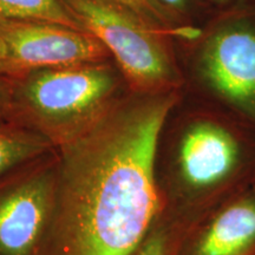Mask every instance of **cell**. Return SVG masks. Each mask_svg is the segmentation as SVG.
<instances>
[{"instance_id":"cell-1","label":"cell","mask_w":255,"mask_h":255,"mask_svg":"<svg viewBox=\"0 0 255 255\" xmlns=\"http://www.w3.org/2000/svg\"><path fill=\"white\" fill-rule=\"evenodd\" d=\"M173 95L102 114L66 143L55 219L57 255H131L157 214L158 139Z\"/></svg>"},{"instance_id":"cell-2","label":"cell","mask_w":255,"mask_h":255,"mask_svg":"<svg viewBox=\"0 0 255 255\" xmlns=\"http://www.w3.org/2000/svg\"><path fill=\"white\" fill-rule=\"evenodd\" d=\"M70 12L116 58L139 90H161L177 79L165 31L111 0H63Z\"/></svg>"},{"instance_id":"cell-3","label":"cell","mask_w":255,"mask_h":255,"mask_svg":"<svg viewBox=\"0 0 255 255\" xmlns=\"http://www.w3.org/2000/svg\"><path fill=\"white\" fill-rule=\"evenodd\" d=\"M116 88V75L103 63L44 69L24 88L28 107L49 122L66 123L92 116Z\"/></svg>"},{"instance_id":"cell-4","label":"cell","mask_w":255,"mask_h":255,"mask_svg":"<svg viewBox=\"0 0 255 255\" xmlns=\"http://www.w3.org/2000/svg\"><path fill=\"white\" fill-rule=\"evenodd\" d=\"M7 68L44 70L102 63L108 51L90 32L36 20L0 18Z\"/></svg>"},{"instance_id":"cell-5","label":"cell","mask_w":255,"mask_h":255,"mask_svg":"<svg viewBox=\"0 0 255 255\" xmlns=\"http://www.w3.org/2000/svg\"><path fill=\"white\" fill-rule=\"evenodd\" d=\"M200 71L221 97L255 115V26L233 21L206 40Z\"/></svg>"},{"instance_id":"cell-6","label":"cell","mask_w":255,"mask_h":255,"mask_svg":"<svg viewBox=\"0 0 255 255\" xmlns=\"http://www.w3.org/2000/svg\"><path fill=\"white\" fill-rule=\"evenodd\" d=\"M0 255H30L49 215L46 177L0 188Z\"/></svg>"},{"instance_id":"cell-7","label":"cell","mask_w":255,"mask_h":255,"mask_svg":"<svg viewBox=\"0 0 255 255\" xmlns=\"http://www.w3.org/2000/svg\"><path fill=\"white\" fill-rule=\"evenodd\" d=\"M238 159L237 139L218 124H195L181 142V171L193 187L205 188L219 183L232 173Z\"/></svg>"},{"instance_id":"cell-8","label":"cell","mask_w":255,"mask_h":255,"mask_svg":"<svg viewBox=\"0 0 255 255\" xmlns=\"http://www.w3.org/2000/svg\"><path fill=\"white\" fill-rule=\"evenodd\" d=\"M255 244V202L240 201L225 209L201 239L196 255H241Z\"/></svg>"},{"instance_id":"cell-9","label":"cell","mask_w":255,"mask_h":255,"mask_svg":"<svg viewBox=\"0 0 255 255\" xmlns=\"http://www.w3.org/2000/svg\"><path fill=\"white\" fill-rule=\"evenodd\" d=\"M0 18L46 21L87 31L63 0H0Z\"/></svg>"},{"instance_id":"cell-10","label":"cell","mask_w":255,"mask_h":255,"mask_svg":"<svg viewBox=\"0 0 255 255\" xmlns=\"http://www.w3.org/2000/svg\"><path fill=\"white\" fill-rule=\"evenodd\" d=\"M44 148L43 142L30 135L0 129V177Z\"/></svg>"},{"instance_id":"cell-11","label":"cell","mask_w":255,"mask_h":255,"mask_svg":"<svg viewBox=\"0 0 255 255\" xmlns=\"http://www.w3.org/2000/svg\"><path fill=\"white\" fill-rule=\"evenodd\" d=\"M111 1L124 6L141 17L146 23L165 31L167 33H169L171 27L177 25L176 13L165 7L157 0H111Z\"/></svg>"},{"instance_id":"cell-12","label":"cell","mask_w":255,"mask_h":255,"mask_svg":"<svg viewBox=\"0 0 255 255\" xmlns=\"http://www.w3.org/2000/svg\"><path fill=\"white\" fill-rule=\"evenodd\" d=\"M202 30L200 27L193 26V25H175L169 30L168 34L182 39L186 41H195L202 37Z\"/></svg>"},{"instance_id":"cell-13","label":"cell","mask_w":255,"mask_h":255,"mask_svg":"<svg viewBox=\"0 0 255 255\" xmlns=\"http://www.w3.org/2000/svg\"><path fill=\"white\" fill-rule=\"evenodd\" d=\"M137 255H167L165 254V241L161 235H154L144 242Z\"/></svg>"},{"instance_id":"cell-14","label":"cell","mask_w":255,"mask_h":255,"mask_svg":"<svg viewBox=\"0 0 255 255\" xmlns=\"http://www.w3.org/2000/svg\"><path fill=\"white\" fill-rule=\"evenodd\" d=\"M162 5L176 13V11H183L187 8L189 0H157Z\"/></svg>"},{"instance_id":"cell-15","label":"cell","mask_w":255,"mask_h":255,"mask_svg":"<svg viewBox=\"0 0 255 255\" xmlns=\"http://www.w3.org/2000/svg\"><path fill=\"white\" fill-rule=\"evenodd\" d=\"M0 68H7V51H6V46L4 39L1 37V33H0Z\"/></svg>"},{"instance_id":"cell-16","label":"cell","mask_w":255,"mask_h":255,"mask_svg":"<svg viewBox=\"0 0 255 255\" xmlns=\"http://www.w3.org/2000/svg\"><path fill=\"white\" fill-rule=\"evenodd\" d=\"M213 1H215V2H219V4H222V2H226V1H228V0H213Z\"/></svg>"}]
</instances>
